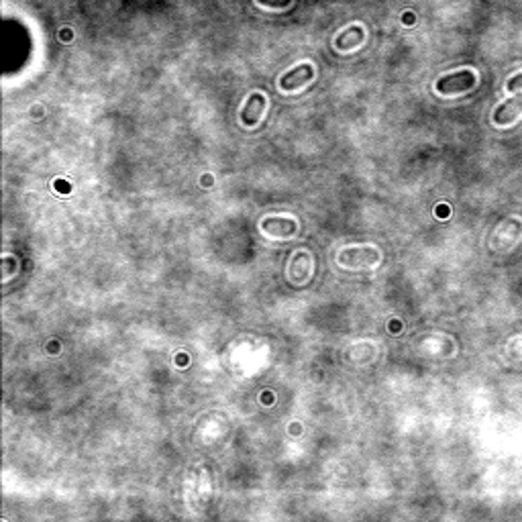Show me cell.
Segmentation results:
<instances>
[{"instance_id":"52a82bcc","label":"cell","mask_w":522,"mask_h":522,"mask_svg":"<svg viewBox=\"0 0 522 522\" xmlns=\"http://www.w3.org/2000/svg\"><path fill=\"white\" fill-rule=\"evenodd\" d=\"M257 2L270 8H286L292 4V0H257Z\"/></svg>"},{"instance_id":"8992f818","label":"cell","mask_w":522,"mask_h":522,"mask_svg":"<svg viewBox=\"0 0 522 522\" xmlns=\"http://www.w3.org/2000/svg\"><path fill=\"white\" fill-rule=\"evenodd\" d=\"M522 88V72L521 74H516V76H512L510 80H508V84H506V90L508 92H516V90H521Z\"/></svg>"},{"instance_id":"5b68a950","label":"cell","mask_w":522,"mask_h":522,"mask_svg":"<svg viewBox=\"0 0 522 522\" xmlns=\"http://www.w3.org/2000/svg\"><path fill=\"white\" fill-rule=\"evenodd\" d=\"M365 41V29L361 25H353L345 29L337 39H335V47L339 52H351L353 47L361 45Z\"/></svg>"},{"instance_id":"7a4b0ae2","label":"cell","mask_w":522,"mask_h":522,"mask_svg":"<svg viewBox=\"0 0 522 522\" xmlns=\"http://www.w3.org/2000/svg\"><path fill=\"white\" fill-rule=\"evenodd\" d=\"M312 78H314V67H312V63H300L296 69L286 72V74L280 78V88L286 90V92L298 90V88L306 86Z\"/></svg>"},{"instance_id":"3957f363","label":"cell","mask_w":522,"mask_h":522,"mask_svg":"<svg viewBox=\"0 0 522 522\" xmlns=\"http://www.w3.org/2000/svg\"><path fill=\"white\" fill-rule=\"evenodd\" d=\"M522 115V92L508 98L494 111V122L496 124H512Z\"/></svg>"},{"instance_id":"277c9868","label":"cell","mask_w":522,"mask_h":522,"mask_svg":"<svg viewBox=\"0 0 522 522\" xmlns=\"http://www.w3.org/2000/svg\"><path fill=\"white\" fill-rule=\"evenodd\" d=\"M265 105H268V100H265L263 94H253V96L247 100V105L243 107V111H241V120H243V124H247V127L257 124L261 115H263V111H265Z\"/></svg>"},{"instance_id":"6da1fadb","label":"cell","mask_w":522,"mask_h":522,"mask_svg":"<svg viewBox=\"0 0 522 522\" xmlns=\"http://www.w3.org/2000/svg\"><path fill=\"white\" fill-rule=\"evenodd\" d=\"M475 72L471 69H459V72H453V74H447L443 78H439L437 82V92L443 94V96H451V94H461V92H467L475 86Z\"/></svg>"}]
</instances>
